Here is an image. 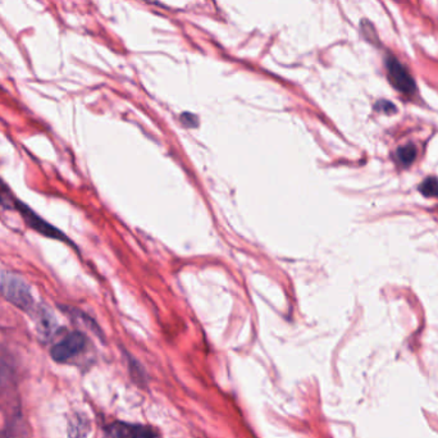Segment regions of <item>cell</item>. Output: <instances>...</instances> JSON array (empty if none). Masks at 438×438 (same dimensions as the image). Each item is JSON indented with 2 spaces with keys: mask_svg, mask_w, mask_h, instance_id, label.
Segmentation results:
<instances>
[{
  "mask_svg": "<svg viewBox=\"0 0 438 438\" xmlns=\"http://www.w3.org/2000/svg\"><path fill=\"white\" fill-rule=\"evenodd\" d=\"M3 375H4V370H3V367L0 365V382L3 380Z\"/></svg>",
  "mask_w": 438,
  "mask_h": 438,
  "instance_id": "cell-12",
  "label": "cell"
},
{
  "mask_svg": "<svg viewBox=\"0 0 438 438\" xmlns=\"http://www.w3.org/2000/svg\"><path fill=\"white\" fill-rule=\"evenodd\" d=\"M86 342L87 340L84 333L78 332V331L71 332L65 336V338H62L55 345H53V348H50V356L53 360L57 363L71 360L72 358L78 356L80 353L84 351Z\"/></svg>",
  "mask_w": 438,
  "mask_h": 438,
  "instance_id": "cell-4",
  "label": "cell"
},
{
  "mask_svg": "<svg viewBox=\"0 0 438 438\" xmlns=\"http://www.w3.org/2000/svg\"><path fill=\"white\" fill-rule=\"evenodd\" d=\"M374 110L382 112L385 114H393V113L397 112V108L395 107V104L388 102V100H378L374 105Z\"/></svg>",
  "mask_w": 438,
  "mask_h": 438,
  "instance_id": "cell-11",
  "label": "cell"
},
{
  "mask_svg": "<svg viewBox=\"0 0 438 438\" xmlns=\"http://www.w3.org/2000/svg\"><path fill=\"white\" fill-rule=\"evenodd\" d=\"M418 190L425 198H438L437 177H427V178L419 185Z\"/></svg>",
  "mask_w": 438,
  "mask_h": 438,
  "instance_id": "cell-9",
  "label": "cell"
},
{
  "mask_svg": "<svg viewBox=\"0 0 438 438\" xmlns=\"http://www.w3.org/2000/svg\"><path fill=\"white\" fill-rule=\"evenodd\" d=\"M0 295L16 308L30 313L35 308V299L30 284L23 278L11 272L1 273Z\"/></svg>",
  "mask_w": 438,
  "mask_h": 438,
  "instance_id": "cell-1",
  "label": "cell"
},
{
  "mask_svg": "<svg viewBox=\"0 0 438 438\" xmlns=\"http://www.w3.org/2000/svg\"><path fill=\"white\" fill-rule=\"evenodd\" d=\"M18 200L16 199L11 188L0 180V210H16Z\"/></svg>",
  "mask_w": 438,
  "mask_h": 438,
  "instance_id": "cell-7",
  "label": "cell"
},
{
  "mask_svg": "<svg viewBox=\"0 0 438 438\" xmlns=\"http://www.w3.org/2000/svg\"><path fill=\"white\" fill-rule=\"evenodd\" d=\"M16 210L20 213L23 222L26 223V226L31 228L35 233H39V235L48 237V239L58 240V241H63V242L70 244V241L67 239L65 233L58 230L57 227L50 225L49 222H46V219L41 218L38 213L33 212V209L30 206H27L25 203L18 201V205H17Z\"/></svg>",
  "mask_w": 438,
  "mask_h": 438,
  "instance_id": "cell-2",
  "label": "cell"
},
{
  "mask_svg": "<svg viewBox=\"0 0 438 438\" xmlns=\"http://www.w3.org/2000/svg\"><path fill=\"white\" fill-rule=\"evenodd\" d=\"M415 158H417V149L412 144L400 146L396 151V159L399 161L401 167L412 166V163L415 161Z\"/></svg>",
  "mask_w": 438,
  "mask_h": 438,
  "instance_id": "cell-8",
  "label": "cell"
},
{
  "mask_svg": "<svg viewBox=\"0 0 438 438\" xmlns=\"http://www.w3.org/2000/svg\"><path fill=\"white\" fill-rule=\"evenodd\" d=\"M107 433L110 438H156L158 433L146 425L131 424L116 422L108 425Z\"/></svg>",
  "mask_w": 438,
  "mask_h": 438,
  "instance_id": "cell-5",
  "label": "cell"
},
{
  "mask_svg": "<svg viewBox=\"0 0 438 438\" xmlns=\"http://www.w3.org/2000/svg\"><path fill=\"white\" fill-rule=\"evenodd\" d=\"M38 331H39V335L43 338H50L54 333H55V329H57V321H55V316L53 314L50 310L40 309L38 311Z\"/></svg>",
  "mask_w": 438,
  "mask_h": 438,
  "instance_id": "cell-6",
  "label": "cell"
},
{
  "mask_svg": "<svg viewBox=\"0 0 438 438\" xmlns=\"http://www.w3.org/2000/svg\"><path fill=\"white\" fill-rule=\"evenodd\" d=\"M361 33L364 35L365 40L369 41L370 44H373L374 46H380L378 33H377L373 25H372L369 21H363V22H361Z\"/></svg>",
  "mask_w": 438,
  "mask_h": 438,
  "instance_id": "cell-10",
  "label": "cell"
},
{
  "mask_svg": "<svg viewBox=\"0 0 438 438\" xmlns=\"http://www.w3.org/2000/svg\"><path fill=\"white\" fill-rule=\"evenodd\" d=\"M385 67H386L387 78L396 90L405 95H412L415 92L417 85L412 75L391 54H387L385 58Z\"/></svg>",
  "mask_w": 438,
  "mask_h": 438,
  "instance_id": "cell-3",
  "label": "cell"
}]
</instances>
